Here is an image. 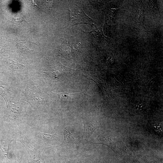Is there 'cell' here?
I'll use <instances>...</instances> for the list:
<instances>
[{"label": "cell", "instance_id": "obj_1", "mask_svg": "<svg viewBox=\"0 0 163 163\" xmlns=\"http://www.w3.org/2000/svg\"><path fill=\"white\" fill-rule=\"evenodd\" d=\"M69 9L70 13V21L71 25L80 24H90L91 19L85 13L82 9Z\"/></svg>", "mask_w": 163, "mask_h": 163}, {"label": "cell", "instance_id": "obj_2", "mask_svg": "<svg viewBox=\"0 0 163 163\" xmlns=\"http://www.w3.org/2000/svg\"><path fill=\"white\" fill-rule=\"evenodd\" d=\"M23 144L29 155V163H43L44 161L37 149L32 146L27 141L22 139H18Z\"/></svg>", "mask_w": 163, "mask_h": 163}, {"label": "cell", "instance_id": "obj_3", "mask_svg": "<svg viewBox=\"0 0 163 163\" xmlns=\"http://www.w3.org/2000/svg\"><path fill=\"white\" fill-rule=\"evenodd\" d=\"M84 91L70 93L67 92L55 93L52 92L54 97L59 100L61 102L64 103H76Z\"/></svg>", "mask_w": 163, "mask_h": 163}, {"label": "cell", "instance_id": "obj_4", "mask_svg": "<svg viewBox=\"0 0 163 163\" xmlns=\"http://www.w3.org/2000/svg\"><path fill=\"white\" fill-rule=\"evenodd\" d=\"M64 138L63 141L60 145L57 146H51V147H58L64 146L66 145L75 144L76 143L77 141L79 139H75L70 131L66 128L64 130Z\"/></svg>", "mask_w": 163, "mask_h": 163}, {"label": "cell", "instance_id": "obj_5", "mask_svg": "<svg viewBox=\"0 0 163 163\" xmlns=\"http://www.w3.org/2000/svg\"><path fill=\"white\" fill-rule=\"evenodd\" d=\"M15 140L18 141V140L0 139V149L5 158L6 162L10 159L8 156V153L10 143L12 141Z\"/></svg>", "mask_w": 163, "mask_h": 163}, {"label": "cell", "instance_id": "obj_6", "mask_svg": "<svg viewBox=\"0 0 163 163\" xmlns=\"http://www.w3.org/2000/svg\"><path fill=\"white\" fill-rule=\"evenodd\" d=\"M84 131L89 135H91L98 126L96 122L89 120H83Z\"/></svg>", "mask_w": 163, "mask_h": 163}, {"label": "cell", "instance_id": "obj_7", "mask_svg": "<svg viewBox=\"0 0 163 163\" xmlns=\"http://www.w3.org/2000/svg\"><path fill=\"white\" fill-rule=\"evenodd\" d=\"M56 135V133L51 135L40 132L38 133L37 136L40 138L43 141L47 142L52 140Z\"/></svg>", "mask_w": 163, "mask_h": 163}, {"label": "cell", "instance_id": "obj_8", "mask_svg": "<svg viewBox=\"0 0 163 163\" xmlns=\"http://www.w3.org/2000/svg\"><path fill=\"white\" fill-rule=\"evenodd\" d=\"M23 42L17 43V46L19 50L21 52L26 53H31L33 50L29 49Z\"/></svg>", "mask_w": 163, "mask_h": 163}, {"label": "cell", "instance_id": "obj_9", "mask_svg": "<svg viewBox=\"0 0 163 163\" xmlns=\"http://www.w3.org/2000/svg\"><path fill=\"white\" fill-rule=\"evenodd\" d=\"M7 63L10 65L11 67L13 68H18L19 67H23L25 66V65L20 63L14 59H10L8 61Z\"/></svg>", "mask_w": 163, "mask_h": 163}, {"label": "cell", "instance_id": "obj_10", "mask_svg": "<svg viewBox=\"0 0 163 163\" xmlns=\"http://www.w3.org/2000/svg\"><path fill=\"white\" fill-rule=\"evenodd\" d=\"M13 23L16 24L20 23L23 21L27 23L24 19L23 16L21 14H18L14 18L13 20Z\"/></svg>", "mask_w": 163, "mask_h": 163}, {"label": "cell", "instance_id": "obj_11", "mask_svg": "<svg viewBox=\"0 0 163 163\" xmlns=\"http://www.w3.org/2000/svg\"><path fill=\"white\" fill-rule=\"evenodd\" d=\"M31 4L32 5L34 6H36L38 7L37 5L36 4V3L34 2L33 0L32 1V2L31 3Z\"/></svg>", "mask_w": 163, "mask_h": 163}]
</instances>
